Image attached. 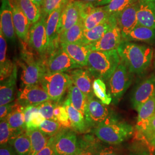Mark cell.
Listing matches in <instances>:
<instances>
[{"mask_svg": "<svg viewBox=\"0 0 155 155\" xmlns=\"http://www.w3.org/2000/svg\"><path fill=\"white\" fill-rule=\"evenodd\" d=\"M84 30L83 21L81 20L59 35V43L82 44Z\"/></svg>", "mask_w": 155, "mask_h": 155, "instance_id": "obj_30", "label": "cell"}, {"mask_svg": "<svg viewBox=\"0 0 155 155\" xmlns=\"http://www.w3.org/2000/svg\"><path fill=\"white\" fill-rule=\"evenodd\" d=\"M130 155H155V154L152 153L147 150H141L134 152Z\"/></svg>", "mask_w": 155, "mask_h": 155, "instance_id": "obj_50", "label": "cell"}, {"mask_svg": "<svg viewBox=\"0 0 155 155\" xmlns=\"http://www.w3.org/2000/svg\"><path fill=\"white\" fill-rule=\"evenodd\" d=\"M120 61L117 50L91 51L88 57L87 69L95 78L107 82Z\"/></svg>", "mask_w": 155, "mask_h": 155, "instance_id": "obj_2", "label": "cell"}, {"mask_svg": "<svg viewBox=\"0 0 155 155\" xmlns=\"http://www.w3.org/2000/svg\"><path fill=\"white\" fill-rule=\"evenodd\" d=\"M120 60L133 74L141 75L150 67L153 59V49L148 45L123 40L117 48Z\"/></svg>", "mask_w": 155, "mask_h": 155, "instance_id": "obj_1", "label": "cell"}, {"mask_svg": "<svg viewBox=\"0 0 155 155\" xmlns=\"http://www.w3.org/2000/svg\"><path fill=\"white\" fill-rule=\"evenodd\" d=\"M17 67L15 63L11 75L2 81L0 86V105H4L13 102L15 99Z\"/></svg>", "mask_w": 155, "mask_h": 155, "instance_id": "obj_24", "label": "cell"}, {"mask_svg": "<svg viewBox=\"0 0 155 155\" xmlns=\"http://www.w3.org/2000/svg\"><path fill=\"white\" fill-rule=\"evenodd\" d=\"M123 40L155 45V29L137 24L133 30L123 38Z\"/></svg>", "mask_w": 155, "mask_h": 155, "instance_id": "obj_28", "label": "cell"}, {"mask_svg": "<svg viewBox=\"0 0 155 155\" xmlns=\"http://www.w3.org/2000/svg\"><path fill=\"white\" fill-rule=\"evenodd\" d=\"M137 9L138 1L114 15L116 18L117 25L121 29L122 39L137 25Z\"/></svg>", "mask_w": 155, "mask_h": 155, "instance_id": "obj_17", "label": "cell"}, {"mask_svg": "<svg viewBox=\"0 0 155 155\" xmlns=\"http://www.w3.org/2000/svg\"><path fill=\"white\" fill-rule=\"evenodd\" d=\"M24 109V107L19 104L16 101L11 112L5 118L11 129V140L26 130Z\"/></svg>", "mask_w": 155, "mask_h": 155, "instance_id": "obj_22", "label": "cell"}, {"mask_svg": "<svg viewBox=\"0 0 155 155\" xmlns=\"http://www.w3.org/2000/svg\"><path fill=\"white\" fill-rule=\"evenodd\" d=\"M117 24L115 16L111 15L110 17L105 22L100 24L89 30H84L82 44L90 45L99 40L110 28Z\"/></svg>", "mask_w": 155, "mask_h": 155, "instance_id": "obj_25", "label": "cell"}, {"mask_svg": "<svg viewBox=\"0 0 155 155\" xmlns=\"http://www.w3.org/2000/svg\"><path fill=\"white\" fill-rule=\"evenodd\" d=\"M140 134L150 142L155 137V114L150 119L143 131Z\"/></svg>", "mask_w": 155, "mask_h": 155, "instance_id": "obj_44", "label": "cell"}, {"mask_svg": "<svg viewBox=\"0 0 155 155\" xmlns=\"http://www.w3.org/2000/svg\"><path fill=\"white\" fill-rule=\"evenodd\" d=\"M63 105L66 107L72 125V129L78 133H86L89 126L83 114L72 105L70 99L67 97L64 102Z\"/></svg>", "mask_w": 155, "mask_h": 155, "instance_id": "obj_26", "label": "cell"}, {"mask_svg": "<svg viewBox=\"0 0 155 155\" xmlns=\"http://www.w3.org/2000/svg\"><path fill=\"white\" fill-rule=\"evenodd\" d=\"M122 41L121 29L116 24L105 33L99 40L88 45L91 51H111L117 50Z\"/></svg>", "mask_w": 155, "mask_h": 155, "instance_id": "obj_14", "label": "cell"}, {"mask_svg": "<svg viewBox=\"0 0 155 155\" xmlns=\"http://www.w3.org/2000/svg\"><path fill=\"white\" fill-rule=\"evenodd\" d=\"M93 90L94 95L106 105H109L112 102V98L107 93L106 85L101 78H95L93 82Z\"/></svg>", "mask_w": 155, "mask_h": 155, "instance_id": "obj_36", "label": "cell"}, {"mask_svg": "<svg viewBox=\"0 0 155 155\" xmlns=\"http://www.w3.org/2000/svg\"><path fill=\"white\" fill-rule=\"evenodd\" d=\"M115 117L107 105L100 100L96 99L94 97L87 99L84 118L89 127L94 129Z\"/></svg>", "mask_w": 155, "mask_h": 155, "instance_id": "obj_7", "label": "cell"}, {"mask_svg": "<svg viewBox=\"0 0 155 155\" xmlns=\"http://www.w3.org/2000/svg\"><path fill=\"white\" fill-rule=\"evenodd\" d=\"M48 100L50 97L40 83L23 87L17 93V102L24 107L38 106Z\"/></svg>", "mask_w": 155, "mask_h": 155, "instance_id": "obj_10", "label": "cell"}, {"mask_svg": "<svg viewBox=\"0 0 155 155\" xmlns=\"http://www.w3.org/2000/svg\"><path fill=\"white\" fill-rule=\"evenodd\" d=\"M150 144L155 148V137L150 141Z\"/></svg>", "mask_w": 155, "mask_h": 155, "instance_id": "obj_52", "label": "cell"}, {"mask_svg": "<svg viewBox=\"0 0 155 155\" xmlns=\"http://www.w3.org/2000/svg\"><path fill=\"white\" fill-rule=\"evenodd\" d=\"M111 15L103 6H95L92 4L83 1L81 17L84 30L91 29L105 22Z\"/></svg>", "mask_w": 155, "mask_h": 155, "instance_id": "obj_12", "label": "cell"}, {"mask_svg": "<svg viewBox=\"0 0 155 155\" xmlns=\"http://www.w3.org/2000/svg\"><path fill=\"white\" fill-rule=\"evenodd\" d=\"M79 140V147L75 155H97L100 142L91 136H85Z\"/></svg>", "mask_w": 155, "mask_h": 155, "instance_id": "obj_35", "label": "cell"}, {"mask_svg": "<svg viewBox=\"0 0 155 155\" xmlns=\"http://www.w3.org/2000/svg\"><path fill=\"white\" fill-rule=\"evenodd\" d=\"M72 83L70 75L65 72H45L40 81L50 100L58 103Z\"/></svg>", "mask_w": 155, "mask_h": 155, "instance_id": "obj_5", "label": "cell"}, {"mask_svg": "<svg viewBox=\"0 0 155 155\" xmlns=\"http://www.w3.org/2000/svg\"><path fill=\"white\" fill-rule=\"evenodd\" d=\"M13 24L17 37L24 42H28L30 25L27 17L25 15L15 0H11Z\"/></svg>", "mask_w": 155, "mask_h": 155, "instance_id": "obj_20", "label": "cell"}, {"mask_svg": "<svg viewBox=\"0 0 155 155\" xmlns=\"http://www.w3.org/2000/svg\"><path fill=\"white\" fill-rule=\"evenodd\" d=\"M138 1L139 0H110L109 4L103 7L109 14L115 15Z\"/></svg>", "mask_w": 155, "mask_h": 155, "instance_id": "obj_37", "label": "cell"}, {"mask_svg": "<svg viewBox=\"0 0 155 155\" xmlns=\"http://www.w3.org/2000/svg\"><path fill=\"white\" fill-rule=\"evenodd\" d=\"M69 56L81 66L87 67L91 50L88 45L77 43H60Z\"/></svg>", "mask_w": 155, "mask_h": 155, "instance_id": "obj_23", "label": "cell"}, {"mask_svg": "<svg viewBox=\"0 0 155 155\" xmlns=\"http://www.w3.org/2000/svg\"><path fill=\"white\" fill-rule=\"evenodd\" d=\"M12 137V131L6 118L0 122V144H8Z\"/></svg>", "mask_w": 155, "mask_h": 155, "instance_id": "obj_42", "label": "cell"}, {"mask_svg": "<svg viewBox=\"0 0 155 155\" xmlns=\"http://www.w3.org/2000/svg\"><path fill=\"white\" fill-rule=\"evenodd\" d=\"M27 131L31 142V149L29 155H36L47 145L51 137L39 128L27 130Z\"/></svg>", "mask_w": 155, "mask_h": 155, "instance_id": "obj_31", "label": "cell"}, {"mask_svg": "<svg viewBox=\"0 0 155 155\" xmlns=\"http://www.w3.org/2000/svg\"><path fill=\"white\" fill-rule=\"evenodd\" d=\"M5 38L0 31V79L1 81L9 77L13 70L15 63L7 58V43Z\"/></svg>", "mask_w": 155, "mask_h": 155, "instance_id": "obj_29", "label": "cell"}, {"mask_svg": "<svg viewBox=\"0 0 155 155\" xmlns=\"http://www.w3.org/2000/svg\"><path fill=\"white\" fill-rule=\"evenodd\" d=\"M137 24L155 29V0H139Z\"/></svg>", "mask_w": 155, "mask_h": 155, "instance_id": "obj_21", "label": "cell"}, {"mask_svg": "<svg viewBox=\"0 0 155 155\" xmlns=\"http://www.w3.org/2000/svg\"><path fill=\"white\" fill-rule=\"evenodd\" d=\"M0 155H18L11 144L1 145Z\"/></svg>", "mask_w": 155, "mask_h": 155, "instance_id": "obj_48", "label": "cell"}, {"mask_svg": "<svg viewBox=\"0 0 155 155\" xmlns=\"http://www.w3.org/2000/svg\"><path fill=\"white\" fill-rule=\"evenodd\" d=\"M70 0H45L41 8L42 17L47 18L54 11L61 6L65 5Z\"/></svg>", "mask_w": 155, "mask_h": 155, "instance_id": "obj_41", "label": "cell"}, {"mask_svg": "<svg viewBox=\"0 0 155 155\" xmlns=\"http://www.w3.org/2000/svg\"></svg>", "mask_w": 155, "mask_h": 155, "instance_id": "obj_53", "label": "cell"}, {"mask_svg": "<svg viewBox=\"0 0 155 155\" xmlns=\"http://www.w3.org/2000/svg\"><path fill=\"white\" fill-rule=\"evenodd\" d=\"M132 125L114 117L94 128L97 139L106 144L118 145L130 138L134 133Z\"/></svg>", "mask_w": 155, "mask_h": 155, "instance_id": "obj_3", "label": "cell"}, {"mask_svg": "<svg viewBox=\"0 0 155 155\" xmlns=\"http://www.w3.org/2000/svg\"><path fill=\"white\" fill-rule=\"evenodd\" d=\"M15 102H12L11 103L1 105L0 106V120H3L5 118L6 116L11 112Z\"/></svg>", "mask_w": 155, "mask_h": 155, "instance_id": "obj_47", "label": "cell"}, {"mask_svg": "<svg viewBox=\"0 0 155 155\" xmlns=\"http://www.w3.org/2000/svg\"><path fill=\"white\" fill-rule=\"evenodd\" d=\"M82 3L81 0H70L64 7L59 25V35L82 20Z\"/></svg>", "mask_w": 155, "mask_h": 155, "instance_id": "obj_13", "label": "cell"}, {"mask_svg": "<svg viewBox=\"0 0 155 155\" xmlns=\"http://www.w3.org/2000/svg\"><path fill=\"white\" fill-rule=\"evenodd\" d=\"M97 155H125L121 150L112 146H106L100 143Z\"/></svg>", "mask_w": 155, "mask_h": 155, "instance_id": "obj_45", "label": "cell"}, {"mask_svg": "<svg viewBox=\"0 0 155 155\" xmlns=\"http://www.w3.org/2000/svg\"><path fill=\"white\" fill-rule=\"evenodd\" d=\"M31 23L38 22L42 16L41 8L32 0H15Z\"/></svg>", "mask_w": 155, "mask_h": 155, "instance_id": "obj_32", "label": "cell"}, {"mask_svg": "<svg viewBox=\"0 0 155 155\" xmlns=\"http://www.w3.org/2000/svg\"><path fill=\"white\" fill-rule=\"evenodd\" d=\"M54 136L51 137L47 145L36 155H55L54 150Z\"/></svg>", "mask_w": 155, "mask_h": 155, "instance_id": "obj_46", "label": "cell"}, {"mask_svg": "<svg viewBox=\"0 0 155 155\" xmlns=\"http://www.w3.org/2000/svg\"><path fill=\"white\" fill-rule=\"evenodd\" d=\"M39 128L43 132L50 137L55 136L64 129L58 121L46 119L41 122Z\"/></svg>", "mask_w": 155, "mask_h": 155, "instance_id": "obj_38", "label": "cell"}, {"mask_svg": "<svg viewBox=\"0 0 155 155\" xmlns=\"http://www.w3.org/2000/svg\"><path fill=\"white\" fill-rule=\"evenodd\" d=\"M65 5L56 9L46 18V32L48 41V54H51L58 47V42H59V25L61 13Z\"/></svg>", "mask_w": 155, "mask_h": 155, "instance_id": "obj_15", "label": "cell"}, {"mask_svg": "<svg viewBox=\"0 0 155 155\" xmlns=\"http://www.w3.org/2000/svg\"><path fill=\"white\" fill-rule=\"evenodd\" d=\"M35 4H36L38 5L41 8L43 5L45 3V0H32Z\"/></svg>", "mask_w": 155, "mask_h": 155, "instance_id": "obj_51", "label": "cell"}, {"mask_svg": "<svg viewBox=\"0 0 155 155\" xmlns=\"http://www.w3.org/2000/svg\"><path fill=\"white\" fill-rule=\"evenodd\" d=\"M92 4L95 6H104L109 4L110 0H81Z\"/></svg>", "mask_w": 155, "mask_h": 155, "instance_id": "obj_49", "label": "cell"}, {"mask_svg": "<svg viewBox=\"0 0 155 155\" xmlns=\"http://www.w3.org/2000/svg\"><path fill=\"white\" fill-rule=\"evenodd\" d=\"M47 72H64L75 68H83L69 56L61 46L51 54L45 63Z\"/></svg>", "mask_w": 155, "mask_h": 155, "instance_id": "obj_8", "label": "cell"}, {"mask_svg": "<svg viewBox=\"0 0 155 155\" xmlns=\"http://www.w3.org/2000/svg\"><path fill=\"white\" fill-rule=\"evenodd\" d=\"M68 98L70 100L72 105L81 111L84 116L87 97L73 83L68 90Z\"/></svg>", "mask_w": 155, "mask_h": 155, "instance_id": "obj_33", "label": "cell"}, {"mask_svg": "<svg viewBox=\"0 0 155 155\" xmlns=\"http://www.w3.org/2000/svg\"><path fill=\"white\" fill-rule=\"evenodd\" d=\"M67 74L71 78L72 83L87 96V99L94 97L92 81L93 76L87 69L75 68L68 71Z\"/></svg>", "mask_w": 155, "mask_h": 155, "instance_id": "obj_19", "label": "cell"}, {"mask_svg": "<svg viewBox=\"0 0 155 155\" xmlns=\"http://www.w3.org/2000/svg\"><path fill=\"white\" fill-rule=\"evenodd\" d=\"M11 144L18 155H29L31 149V142L27 130L10 140Z\"/></svg>", "mask_w": 155, "mask_h": 155, "instance_id": "obj_34", "label": "cell"}, {"mask_svg": "<svg viewBox=\"0 0 155 155\" xmlns=\"http://www.w3.org/2000/svg\"><path fill=\"white\" fill-rule=\"evenodd\" d=\"M58 102H56L52 100L47 101L41 104L38 106L39 110L42 116L46 120L56 121V118L54 115V110L56 106L58 105Z\"/></svg>", "mask_w": 155, "mask_h": 155, "instance_id": "obj_40", "label": "cell"}, {"mask_svg": "<svg viewBox=\"0 0 155 155\" xmlns=\"http://www.w3.org/2000/svg\"><path fill=\"white\" fill-rule=\"evenodd\" d=\"M138 116L136 123V129L141 133L150 119L155 114V91L149 100L141 106L137 110Z\"/></svg>", "mask_w": 155, "mask_h": 155, "instance_id": "obj_27", "label": "cell"}, {"mask_svg": "<svg viewBox=\"0 0 155 155\" xmlns=\"http://www.w3.org/2000/svg\"><path fill=\"white\" fill-rule=\"evenodd\" d=\"M54 115L57 121L59 122L64 129H70L72 128L68 114L64 105H58L54 110Z\"/></svg>", "mask_w": 155, "mask_h": 155, "instance_id": "obj_39", "label": "cell"}, {"mask_svg": "<svg viewBox=\"0 0 155 155\" xmlns=\"http://www.w3.org/2000/svg\"><path fill=\"white\" fill-rule=\"evenodd\" d=\"M0 31L6 39L14 41L16 32L13 24V12L11 0H1L0 10Z\"/></svg>", "mask_w": 155, "mask_h": 155, "instance_id": "obj_18", "label": "cell"}, {"mask_svg": "<svg viewBox=\"0 0 155 155\" xmlns=\"http://www.w3.org/2000/svg\"><path fill=\"white\" fill-rule=\"evenodd\" d=\"M45 120V117L42 116L39 110L35 112L29 118L28 122L25 124L26 130L39 128L41 122Z\"/></svg>", "mask_w": 155, "mask_h": 155, "instance_id": "obj_43", "label": "cell"}, {"mask_svg": "<svg viewBox=\"0 0 155 155\" xmlns=\"http://www.w3.org/2000/svg\"><path fill=\"white\" fill-rule=\"evenodd\" d=\"M54 137L55 155L77 154L79 147V140L74 131L64 129Z\"/></svg>", "mask_w": 155, "mask_h": 155, "instance_id": "obj_11", "label": "cell"}, {"mask_svg": "<svg viewBox=\"0 0 155 155\" xmlns=\"http://www.w3.org/2000/svg\"><path fill=\"white\" fill-rule=\"evenodd\" d=\"M155 91V75L147 78L136 87L131 97L132 107L137 111L139 107L149 100Z\"/></svg>", "mask_w": 155, "mask_h": 155, "instance_id": "obj_16", "label": "cell"}, {"mask_svg": "<svg viewBox=\"0 0 155 155\" xmlns=\"http://www.w3.org/2000/svg\"><path fill=\"white\" fill-rule=\"evenodd\" d=\"M20 66L22 67L20 80L22 87L40 83L43 76L47 72L45 63L31 56H25Z\"/></svg>", "mask_w": 155, "mask_h": 155, "instance_id": "obj_6", "label": "cell"}, {"mask_svg": "<svg viewBox=\"0 0 155 155\" xmlns=\"http://www.w3.org/2000/svg\"><path fill=\"white\" fill-rule=\"evenodd\" d=\"M28 43L39 55L45 56L48 52V41L46 32V18L41 16L38 22L31 27Z\"/></svg>", "mask_w": 155, "mask_h": 155, "instance_id": "obj_9", "label": "cell"}, {"mask_svg": "<svg viewBox=\"0 0 155 155\" xmlns=\"http://www.w3.org/2000/svg\"><path fill=\"white\" fill-rule=\"evenodd\" d=\"M133 75L120 60L114 72L107 82L108 93L112 98L113 103L117 104L121 100L132 82Z\"/></svg>", "mask_w": 155, "mask_h": 155, "instance_id": "obj_4", "label": "cell"}]
</instances>
